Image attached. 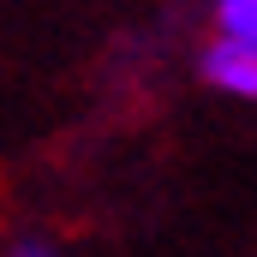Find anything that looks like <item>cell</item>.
Returning a JSON list of instances; mask_svg holds the SVG:
<instances>
[{
    "mask_svg": "<svg viewBox=\"0 0 257 257\" xmlns=\"http://www.w3.org/2000/svg\"><path fill=\"white\" fill-rule=\"evenodd\" d=\"M221 30L227 36H257V0H221Z\"/></svg>",
    "mask_w": 257,
    "mask_h": 257,
    "instance_id": "obj_2",
    "label": "cell"
},
{
    "mask_svg": "<svg viewBox=\"0 0 257 257\" xmlns=\"http://www.w3.org/2000/svg\"><path fill=\"white\" fill-rule=\"evenodd\" d=\"M203 78L221 84V90L257 96V36H221V42L203 54Z\"/></svg>",
    "mask_w": 257,
    "mask_h": 257,
    "instance_id": "obj_1",
    "label": "cell"
},
{
    "mask_svg": "<svg viewBox=\"0 0 257 257\" xmlns=\"http://www.w3.org/2000/svg\"><path fill=\"white\" fill-rule=\"evenodd\" d=\"M18 257H48V251H42V245H24V251H18Z\"/></svg>",
    "mask_w": 257,
    "mask_h": 257,
    "instance_id": "obj_3",
    "label": "cell"
}]
</instances>
